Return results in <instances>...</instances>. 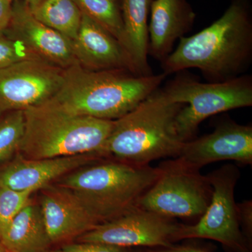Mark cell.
Masks as SVG:
<instances>
[{
  "instance_id": "7",
  "label": "cell",
  "mask_w": 252,
  "mask_h": 252,
  "mask_svg": "<svg viewBox=\"0 0 252 252\" xmlns=\"http://www.w3.org/2000/svg\"><path fill=\"white\" fill-rule=\"evenodd\" d=\"M238 171L225 166L207 176L212 187L210 204L195 225H181L177 241L185 239H208L223 245L233 252H250L239 224L238 205L234 190Z\"/></svg>"
},
{
  "instance_id": "13",
  "label": "cell",
  "mask_w": 252,
  "mask_h": 252,
  "mask_svg": "<svg viewBox=\"0 0 252 252\" xmlns=\"http://www.w3.org/2000/svg\"><path fill=\"white\" fill-rule=\"evenodd\" d=\"M41 190L39 206L52 244L77 238L99 224L67 189L50 184Z\"/></svg>"
},
{
  "instance_id": "26",
  "label": "cell",
  "mask_w": 252,
  "mask_h": 252,
  "mask_svg": "<svg viewBox=\"0 0 252 252\" xmlns=\"http://www.w3.org/2000/svg\"><path fill=\"white\" fill-rule=\"evenodd\" d=\"M149 252H188L187 248H168L165 250H157V251H151Z\"/></svg>"
},
{
  "instance_id": "24",
  "label": "cell",
  "mask_w": 252,
  "mask_h": 252,
  "mask_svg": "<svg viewBox=\"0 0 252 252\" xmlns=\"http://www.w3.org/2000/svg\"><path fill=\"white\" fill-rule=\"evenodd\" d=\"M63 252H126L125 248L100 243L66 244L61 248Z\"/></svg>"
},
{
  "instance_id": "30",
  "label": "cell",
  "mask_w": 252,
  "mask_h": 252,
  "mask_svg": "<svg viewBox=\"0 0 252 252\" xmlns=\"http://www.w3.org/2000/svg\"><path fill=\"white\" fill-rule=\"evenodd\" d=\"M63 252L62 251H61V250H48L47 252Z\"/></svg>"
},
{
  "instance_id": "19",
  "label": "cell",
  "mask_w": 252,
  "mask_h": 252,
  "mask_svg": "<svg viewBox=\"0 0 252 252\" xmlns=\"http://www.w3.org/2000/svg\"><path fill=\"white\" fill-rule=\"evenodd\" d=\"M31 10L33 16L48 27L71 41L77 37L82 12L74 0H43Z\"/></svg>"
},
{
  "instance_id": "2",
  "label": "cell",
  "mask_w": 252,
  "mask_h": 252,
  "mask_svg": "<svg viewBox=\"0 0 252 252\" xmlns=\"http://www.w3.org/2000/svg\"><path fill=\"white\" fill-rule=\"evenodd\" d=\"M163 73L140 77L125 70L92 71L75 64L64 69V79L51 102L78 115L116 121L157 90Z\"/></svg>"
},
{
  "instance_id": "6",
  "label": "cell",
  "mask_w": 252,
  "mask_h": 252,
  "mask_svg": "<svg viewBox=\"0 0 252 252\" xmlns=\"http://www.w3.org/2000/svg\"><path fill=\"white\" fill-rule=\"evenodd\" d=\"M162 89L173 102L185 104L175 121L177 133L184 142L193 138L207 118L252 106V78L245 74L218 83H201L181 75Z\"/></svg>"
},
{
  "instance_id": "3",
  "label": "cell",
  "mask_w": 252,
  "mask_h": 252,
  "mask_svg": "<svg viewBox=\"0 0 252 252\" xmlns=\"http://www.w3.org/2000/svg\"><path fill=\"white\" fill-rule=\"evenodd\" d=\"M184 105L173 102L159 87L131 112L114 121L101 155L109 154L134 165L177 157L185 142L179 137L175 121Z\"/></svg>"
},
{
  "instance_id": "27",
  "label": "cell",
  "mask_w": 252,
  "mask_h": 252,
  "mask_svg": "<svg viewBox=\"0 0 252 252\" xmlns=\"http://www.w3.org/2000/svg\"><path fill=\"white\" fill-rule=\"evenodd\" d=\"M23 1L32 9V8H34V6H36V5L39 4L43 0H23Z\"/></svg>"
},
{
  "instance_id": "23",
  "label": "cell",
  "mask_w": 252,
  "mask_h": 252,
  "mask_svg": "<svg viewBox=\"0 0 252 252\" xmlns=\"http://www.w3.org/2000/svg\"><path fill=\"white\" fill-rule=\"evenodd\" d=\"M28 59L41 60L21 41L4 32L0 34V69Z\"/></svg>"
},
{
  "instance_id": "29",
  "label": "cell",
  "mask_w": 252,
  "mask_h": 252,
  "mask_svg": "<svg viewBox=\"0 0 252 252\" xmlns=\"http://www.w3.org/2000/svg\"><path fill=\"white\" fill-rule=\"evenodd\" d=\"M0 252H9L1 243H0Z\"/></svg>"
},
{
  "instance_id": "14",
  "label": "cell",
  "mask_w": 252,
  "mask_h": 252,
  "mask_svg": "<svg viewBox=\"0 0 252 252\" xmlns=\"http://www.w3.org/2000/svg\"><path fill=\"white\" fill-rule=\"evenodd\" d=\"M99 155L91 153L54 158L28 159L18 154L12 161L0 167V187L32 193L53 181L89 165L97 160Z\"/></svg>"
},
{
  "instance_id": "18",
  "label": "cell",
  "mask_w": 252,
  "mask_h": 252,
  "mask_svg": "<svg viewBox=\"0 0 252 252\" xmlns=\"http://www.w3.org/2000/svg\"><path fill=\"white\" fill-rule=\"evenodd\" d=\"M153 0H120L127 50L137 75H152L148 62L149 16Z\"/></svg>"
},
{
  "instance_id": "22",
  "label": "cell",
  "mask_w": 252,
  "mask_h": 252,
  "mask_svg": "<svg viewBox=\"0 0 252 252\" xmlns=\"http://www.w3.org/2000/svg\"><path fill=\"white\" fill-rule=\"evenodd\" d=\"M32 193L0 187V235L31 200Z\"/></svg>"
},
{
  "instance_id": "32",
  "label": "cell",
  "mask_w": 252,
  "mask_h": 252,
  "mask_svg": "<svg viewBox=\"0 0 252 252\" xmlns=\"http://www.w3.org/2000/svg\"><path fill=\"white\" fill-rule=\"evenodd\" d=\"M1 117H2V116H1ZM1 117H0V119H1Z\"/></svg>"
},
{
  "instance_id": "11",
  "label": "cell",
  "mask_w": 252,
  "mask_h": 252,
  "mask_svg": "<svg viewBox=\"0 0 252 252\" xmlns=\"http://www.w3.org/2000/svg\"><path fill=\"white\" fill-rule=\"evenodd\" d=\"M175 160L182 166L198 170L220 160L252 162V127L227 122L212 133L185 142Z\"/></svg>"
},
{
  "instance_id": "31",
  "label": "cell",
  "mask_w": 252,
  "mask_h": 252,
  "mask_svg": "<svg viewBox=\"0 0 252 252\" xmlns=\"http://www.w3.org/2000/svg\"><path fill=\"white\" fill-rule=\"evenodd\" d=\"M7 1H9V2L11 3V4H12V3L14 2V1H16V0H7Z\"/></svg>"
},
{
  "instance_id": "16",
  "label": "cell",
  "mask_w": 252,
  "mask_h": 252,
  "mask_svg": "<svg viewBox=\"0 0 252 252\" xmlns=\"http://www.w3.org/2000/svg\"><path fill=\"white\" fill-rule=\"evenodd\" d=\"M149 16L148 56L162 63L191 31L196 14L187 0H153Z\"/></svg>"
},
{
  "instance_id": "17",
  "label": "cell",
  "mask_w": 252,
  "mask_h": 252,
  "mask_svg": "<svg viewBox=\"0 0 252 252\" xmlns=\"http://www.w3.org/2000/svg\"><path fill=\"white\" fill-rule=\"evenodd\" d=\"M0 243L9 252H46L53 245L41 207L28 202L0 235Z\"/></svg>"
},
{
  "instance_id": "8",
  "label": "cell",
  "mask_w": 252,
  "mask_h": 252,
  "mask_svg": "<svg viewBox=\"0 0 252 252\" xmlns=\"http://www.w3.org/2000/svg\"><path fill=\"white\" fill-rule=\"evenodd\" d=\"M207 177L172 162L161 168L153 185L137 202V208L165 217L202 215L210 204Z\"/></svg>"
},
{
  "instance_id": "15",
  "label": "cell",
  "mask_w": 252,
  "mask_h": 252,
  "mask_svg": "<svg viewBox=\"0 0 252 252\" xmlns=\"http://www.w3.org/2000/svg\"><path fill=\"white\" fill-rule=\"evenodd\" d=\"M72 42L74 57L81 67L92 71H128L137 75L127 50L108 31L83 13L80 28Z\"/></svg>"
},
{
  "instance_id": "10",
  "label": "cell",
  "mask_w": 252,
  "mask_h": 252,
  "mask_svg": "<svg viewBox=\"0 0 252 252\" xmlns=\"http://www.w3.org/2000/svg\"><path fill=\"white\" fill-rule=\"evenodd\" d=\"M180 226L167 217L136 207L122 216L96 225L78 237L77 241L109 244L124 248H168L177 242Z\"/></svg>"
},
{
  "instance_id": "28",
  "label": "cell",
  "mask_w": 252,
  "mask_h": 252,
  "mask_svg": "<svg viewBox=\"0 0 252 252\" xmlns=\"http://www.w3.org/2000/svg\"><path fill=\"white\" fill-rule=\"evenodd\" d=\"M187 249H188V252H204L193 248H187Z\"/></svg>"
},
{
  "instance_id": "21",
  "label": "cell",
  "mask_w": 252,
  "mask_h": 252,
  "mask_svg": "<svg viewBox=\"0 0 252 252\" xmlns=\"http://www.w3.org/2000/svg\"><path fill=\"white\" fill-rule=\"evenodd\" d=\"M24 126V111L9 112L0 119V162L9 160L18 152Z\"/></svg>"
},
{
  "instance_id": "1",
  "label": "cell",
  "mask_w": 252,
  "mask_h": 252,
  "mask_svg": "<svg viewBox=\"0 0 252 252\" xmlns=\"http://www.w3.org/2000/svg\"><path fill=\"white\" fill-rule=\"evenodd\" d=\"M252 60V15L249 0H233L219 19L203 31L181 38L161 63L168 76L198 69L209 82L243 75Z\"/></svg>"
},
{
  "instance_id": "9",
  "label": "cell",
  "mask_w": 252,
  "mask_h": 252,
  "mask_svg": "<svg viewBox=\"0 0 252 252\" xmlns=\"http://www.w3.org/2000/svg\"><path fill=\"white\" fill-rule=\"evenodd\" d=\"M64 69L28 59L0 69V117L47 102L62 85Z\"/></svg>"
},
{
  "instance_id": "12",
  "label": "cell",
  "mask_w": 252,
  "mask_h": 252,
  "mask_svg": "<svg viewBox=\"0 0 252 252\" xmlns=\"http://www.w3.org/2000/svg\"><path fill=\"white\" fill-rule=\"evenodd\" d=\"M4 33L21 41L39 59L63 69L78 64L72 42L36 19L23 0L11 4V16Z\"/></svg>"
},
{
  "instance_id": "25",
  "label": "cell",
  "mask_w": 252,
  "mask_h": 252,
  "mask_svg": "<svg viewBox=\"0 0 252 252\" xmlns=\"http://www.w3.org/2000/svg\"><path fill=\"white\" fill-rule=\"evenodd\" d=\"M11 16V3L0 0V34L4 32L9 26Z\"/></svg>"
},
{
  "instance_id": "5",
  "label": "cell",
  "mask_w": 252,
  "mask_h": 252,
  "mask_svg": "<svg viewBox=\"0 0 252 252\" xmlns=\"http://www.w3.org/2000/svg\"><path fill=\"white\" fill-rule=\"evenodd\" d=\"M82 168L63 176L56 185L72 192L99 223L136 208L161 172L160 167L124 162Z\"/></svg>"
},
{
  "instance_id": "20",
  "label": "cell",
  "mask_w": 252,
  "mask_h": 252,
  "mask_svg": "<svg viewBox=\"0 0 252 252\" xmlns=\"http://www.w3.org/2000/svg\"><path fill=\"white\" fill-rule=\"evenodd\" d=\"M74 1L83 14L86 15L88 17L91 18L94 22L108 31L127 50L120 0Z\"/></svg>"
},
{
  "instance_id": "4",
  "label": "cell",
  "mask_w": 252,
  "mask_h": 252,
  "mask_svg": "<svg viewBox=\"0 0 252 252\" xmlns=\"http://www.w3.org/2000/svg\"><path fill=\"white\" fill-rule=\"evenodd\" d=\"M18 154L28 159L101 155L114 121L66 112L49 100L24 111Z\"/></svg>"
}]
</instances>
